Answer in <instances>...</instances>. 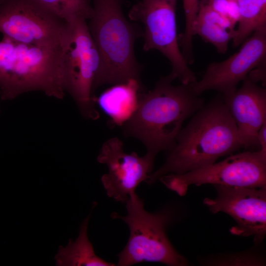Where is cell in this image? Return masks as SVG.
Masks as SVG:
<instances>
[{
	"mask_svg": "<svg viewBox=\"0 0 266 266\" xmlns=\"http://www.w3.org/2000/svg\"><path fill=\"white\" fill-rule=\"evenodd\" d=\"M223 96L204 105L181 128L165 163L144 181L152 185L167 174H181L212 164L242 148Z\"/></svg>",
	"mask_w": 266,
	"mask_h": 266,
	"instance_id": "6da1fadb",
	"label": "cell"
},
{
	"mask_svg": "<svg viewBox=\"0 0 266 266\" xmlns=\"http://www.w3.org/2000/svg\"><path fill=\"white\" fill-rule=\"evenodd\" d=\"M173 80L168 74L153 90L140 93L135 112L123 125L125 135L138 139L155 157L174 146L184 121L204 105L191 83L174 85Z\"/></svg>",
	"mask_w": 266,
	"mask_h": 266,
	"instance_id": "7a4b0ae2",
	"label": "cell"
},
{
	"mask_svg": "<svg viewBox=\"0 0 266 266\" xmlns=\"http://www.w3.org/2000/svg\"><path fill=\"white\" fill-rule=\"evenodd\" d=\"M91 2L93 12L87 25L100 59L95 91L103 85L139 80L141 67L135 56L134 44L143 37V30L125 17L123 0Z\"/></svg>",
	"mask_w": 266,
	"mask_h": 266,
	"instance_id": "3957f363",
	"label": "cell"
},
{
	"mask_svg": "<svg viewBox=\"0 0 266 266\" xmlns=\"http://www.w3.org/2000/svg\"><path fill=\"white\" fill-rule=\"evenodd\" d=\"M63 47L17 42L3 36L0 41V90L2 99L40 91L62 99L65 92Z\"/></svg>",
	"mask_w": 266,
	"mask_h": 266,
	"instance_id": "277c9868",
	"label": "cell"
},
{
	"mask_svg": "<svg viewBox=\"0 0 266 266\" xmlns=\"http://www.w3.org/2000/svg\"><path fill=\"white\" fill-rule=\"evenodd\" d=\"M127 214L113 213L128 226L130 236L124 248L118 254L117 265L129 266L142 262H159L168 266L187 265L186 259L173 247L166 234L172 220L171 212L164 210L152 213L144 208L143 200L135 193L126 202Z\"/></svg>",
	"mask_w": 266,
	"mask_h": 266,
	"instance_id": "5b68a950",
	"label": "cell"
},
{
	"mask_svg": "<svg viewBox=\"0 0 266 266\" xmlns=\"http://www.w3.org/2000/svg\"><path fill=\"white\" fill-rule=\"evenodd\" d=\"M62 63L65 91L72 97L84 117L97 119L99 114L95 108L94 86L100 59L87 20L83 17L67 21Z\"/></svg>",
	"mask_w": 266,
	"mask_h": 266,
	"instance_id": "8992f818",
	"label": "cell"
},
{
	"mask_svg": "<svg viewBox=\"0 0 266 266\" xmlns=\"http://www.w3.org/2000/svg\"><path fill=\"white\" fill-rule=\"evenodd\" d=\"M176 3L177 0H140L132 6L129 17L144 27L143 50L160 52L171 64L169 75L174 80L178 79L182 84H189L197 80L179 45Z\"/></svg>",
	"mask_w": 266,
	"mask_h": 266,
	"instance_id": "52a82bcc",
	"label": "cell"
},
{
	"mask_svg": "<svg viewBox=\"0 0 266 266\" xmlns=\"http://www.w3.org/2000/svg\"><path fill=\"white\" fill-rule=\"evenodd\" d=\"M159 180L180 196L192 185L266 187V152L247 150L184 174L165 175Z\"/></svg>",
	"mask_w": 266,
	"mask_h": 266,
	"instance_id": "ba28073f",
	"label": "cell"
},
{
	"mask_svg": "<svg viewBox=\"0 0 266 266\" xmlns=\"http://www.w3.org/2000/svg\"><path fill=\"white\" fill-rule=\"evenodd\" d=\"M67 21L53 14L36 0H1L0 32L24 43L63 47Z\"/></svg>",
	"mask_w": 266,
	"mask_h": 266,
	"instance_id": "9c48e42d",
	"label": "cell"
},
{
	"mask_svg": "<svg viewBox=\"0 0 266 266\" xmlns=\"http://www.w3.org/2000/svg\"><path fill=\"white\" fill-rule=\"evenodd\" d=\"M213 186L216 198H206L203 203L212 213L223 212L234 220L232 234L252 236L256 244L261 243L266 234V187Z\"/></svg>",
	"mask_w": 266,
	"mask_h": 266,
	"instance_id": "30bf717a",
	"label": "cell"
},
{
	"mask_svg": "<svg viewBox=\"0 0 266 266\" xmlns=\"http://www.w3.org/2000/svg\"><path fill=\"white\" fill-rule=\"evenodd\" d=\"M242 44L237 52L225 60L210 63L202 78L191 83L197 95L215 90L223 96L230 95L253 69L266 65V27L255 31Z\"/></svg>",
	"mask_w": 266,
	"mask_h": 266,
	"instance_id": "8fae6325",
	"label": "cell"
},
{
	"mask_svg": "<svg viewBox=\"0 0 266 266\" xmlns=\"http://www.w3.org/2000/svg\"><path fill=\"white\" fill-rule=\"evenodd\" d=\"M155 158L148 153L140 157L135 152H125L122 141L116 137L106 141L97 161L108 168V172L101 178L107 196L116 201L126 203L151 173Z\"/></svg>",
	"mask_w": 266,
	"mask_h": 266,
	"instance_id": "7c38bea8",
	"label": "cell"
},
{
	"mask_svg": "<svg viewBox=\"0 0 266 266\" xmlns=\"http://www.w3.org/2000/svg\"><path fill=\"white\" fill-rule=\"evenodd\" d=\"M239 89L223 96L237 127L242 147L259 150L258 133L266 123V90L248 76Z\"/></svg>",
	"mask_w": 266,
	"mask_h": 266,
	"instance_id": "4fadbf2b",
	"label": "cell"
},
{
	"mask_svg": "<svg viewBox=\"0 0 266 266\" xmlns=\"http://www.w3.org/2000/svg\"><path fill=\"white\" fill-rule=\"evenodd\" d=\"M141 93L140 80L131 79L116 84L103 92L96 102L110 118L113 126H123L133 115Z\"/></svg>",
	"mask_w": 266,
	"mask_h": 266,
	"instance_id": "5bb4252c",
	"label": "cell"
},
{
	"mask_svg": "<svg viewBox=\"0 0 266 266\" xmlns=\"http://www.w3.org/2000/svg\"><path fill=\"white\" fill-rule=\"evenodd\" d=\"M234 27L228 19L200 2L192 26L194 35L198 34L204 41L212 44L218 53L225 54L229 43L235 36Z\"/></svg>",
	"mask_w": 266,
	"mask_h": 266,
	"instance_id": "9a60e30c",
	"label": "cell"
},
{
	"mask_svg": "<svg viewBox=\"0 0 266 266\" xmlns=\"http://www.w3.org/2000/svg\"><path fill=\"white\" fill-rule=\"evenodd\" d=\"M89 215L82 222L79 234L75 241L69 239L67 246H59L55 259L59 266H114L97 256L87 236Z\"/></svg>",
	"mask_w": 266,
	"mask_h": 266,
	"instance_id": "2e32d148",
	"label": "cell"
},
{
	"mask_svg": "<svg viewBox=\"0 0 266 266\" xmlns=\"http://www.w3.org/2000/svg\"><path fill=\"white\" fill-rule=\"evenodd\" d=\"M239 10L238 26L232 40L238 47L256 30L266 27V0H237Z\"/></svg>",
	"mask_w": 266,
	"mask_h": 266,
	"instance_id": "e0dca14e",
	"label": "cell"
},
{
	"mask_svg": "<svg viewBox=\"0 0 266 266\" xmlns=\"http://www.w3.org/2000/svg\"><path fill=\"white\" fill-rule=\"evenodd\" d=\"M49 11L67 21L74 17L89 20L93 8L91 0H36Z\"/></svg>",
	"mask_w": 266,
	"mask_h": 266,
	"instance_id": "ac0fdd59",
	"label": "cell"
},
{
	"mask_svg": "<svg viewBox=\"0 0 266 266\" xmlns=\"http://www.w3.org/2000/svg\"><path fill=\"white\" fill-rule=\"evenodd\" d=\"M200 2V0H183L185 25L183 33L180 34L178 37V43L180 48H181L182 53L188 65L192 64L194 61L192 26L199 9Z\"/></svg>",
	"mask_w": 266,
	"mask_h": 266,
	"instance_id": "d6986e66",
	"label": "cell"
},
{
	"mask_svg": "<svg viewBox=\"0 0 266 266\" xmlns=\"http://www.w3.org/2000/svg\"><path fill=\"white\" fill-rule=\"evenodd\" d=\"M220 15L228 19L235 27L239 20L237 0H200Z\"/></svg>",
	"mask_w": 266,
	"mask_h": 266,
	"instance_id": "ffe728a7",
	"label": "cell"
},
{
	"mask_svg": "<svg viewBox=\"0 0 266 266\" xmlns=\"http://www.w3.org/2000/svg\"><path fill=\"white\" fill-rule=\"evenodd\" d=\"M257 137L259 150L266 152V123L259 130Z\"/></svg>",
	"mask_w": 266,
	"mask_h": 266,
	"instance_id": "44dd1931",
	"label": "cell"
},
{
	"mask_svg": "<svg viewBox=\"0 0 266 266\" xmlns=\"http://www.w3.org/2000/svg\"><path fill=\"white\" fill-rule=\"evenodd\" d=\"M1 0H0V1H1Z\"/></svg>",
	"mask_w": 266,
	"mask_h": 266,
	"instance_id": "7402d4cb",
	"label": "cell"
}]
</instances>
